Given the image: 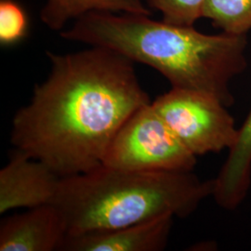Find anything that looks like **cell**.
Listing matches in <instances>:
<instances>
[{
	"mask_svg": "<svg viewBox=\"0 0 251 251\" xmlns=\"http://www.w3.org/2000/svg\"><path fill=\"white\" fill-rule=\"evenodd\" d=\"M47 56L50 75L15 114L10 143L64 178L101 165L119 128L152 101L134 62L115 50L90 46Z\"/></svg>",
	"mask_w": 251,
	"mask_h": 251,
	"instance_id": "6da1fadb",
	"label": "cell"
},
{
	"mask_svg": "<svg viewBox=\"0 0 251 251\" xmlns=\"http://www.w3.org/2000/svg\"><path fill=\"white\" fill-rule=\"evenodd\" d=\"M60 36L115 50L155 69L171 88L210 93L227 107L234 101L230 83L247 67V35H206L150 15L90 12Z\"/></svg>",
	"mask_w": 251,
	"mask_h": 251,
	"instance_id": "7a4b0ae2",
	"label": "cell"
},
{
	"mask_svg": "<svg viewBox=\"0 0 251 251\" xmlns=\"http://www.w3.org/2000/svg\"><path fill=\"white\" fill-rule=\"evenodd\" d=\"M213 179L192 171H131L104 165L64 177L51 204L67 235L113 230L164 216L186 218L212 196Z\"/></svg>",
	"mask_w": 251,
	"mask_h": 251,
	"instance_id": "3957f363",
	"label": "cell"
},
{
	"mask_svg": "<svg viewBox=\"0 0 251 251\" xmlns=\"http://www.w3.org/2000/svg\"><path fill=\"white\" fill-rule=\"evenodd\" d=\"M197 155L182 144L152 106L139 108L108 146L102 165L131 171H193Z\"/></svg>",
	"mask_w": 251,
	"mask_h": 251,
	"instance_id": "277c9868",
	"label": "cell"
},
{
	"mask_svg": "<svg viewBox=\"0 0 251 251\" xmlns=\"http://www.w3.org/2000/svg\"><path fill=\"white\" fill-rule=\"evenodd\" d=\"M152 106L179 141L195 155L229 151L239 128L227 106L216 96L199 90L171 88Z\"/></svg>",
	"mask_w": 251,
	"mask_h": 251,
	"instance_id": "5b68a950",
	"label": "cell"
},
{
	"mask_svg": "<svg viewBox=\"0 0 251 251\" xmlns=\"http://www.w3.org/2000/svg\"><path fill=\"white\" fill-rule=\"evenodd\" d=\"M61 179L45 163L15 149L0 171V213L51 204Z\"/></svg>",
	"mask_w": 251,
	"mask_h": 251,
	"instance_id": "8992f818",
	"label": "cell"
},
{
	"mask_svg": "<svg viewBox=\"0 0 251 251\" xmlns=\"http://www.w3.org/2000/svg\"><path fill=\"white\" fill-rule=\"evenodd\" d=\"M67 234L65 219L57 206H36L1 221L0 251H60Z\"/></svg>",
	"mask_w": 251,
	"mask_h": 251,
	"instance_id": "52a82bcc",
	"label": "cell"
},
{
	"mask_svg": "<svg viewBox=\"0 0 251 251\" xmlns=\"http://www.w3.org/2000/svg\"><path fill=\"white\" fill-rule=\"evenodd\" d=\"M173 216L94 233L67 235L60 251H160L169 242Z\"/></svg>",
	"mask_w": 251,
	"mask_h": 251,
	"instance_id": "ba28073f",
	"label": "cell"
},
{
	"mask_svg": "<svg viewBox=\"0 0 251 251\" xmlns=\"http://www.w3.org/2000/svg\"><path fill=\"white\" fill-rule=\"evenodd\" d=\"M251 185V109L239 128L237 142L218 176L213 179L212 197L227 210L240 206Z\"/></svg>",
	"mask_w": 251,
	"mask_h": 251,
	"instance_id": "9c48e42d",
	"label": "cell"
},
{
	"mask_svg": "<svg viewBox=\"0 0 251 251\" xmlns=\"http://www.w3.org/2000/svg\"><path fill=\"white\" fill-rule=\"evenodd\" d=\"M90 12H112L150 15L143 0H46L40 20L52 31L62 32L70 21Z\"/></svg>",
	"mask_w": 251,
	"mask_h": 251,
	"instance_id": "30bf717a",
	"label": "cell"
},
{
	"mask_svg": "<svg viewBox=\"0 0 251 251\" xmlns=\"http://www.w3.org/2000/svg\"><path fill=\"white\" fill-rule=\"evenodd\" d=\"M203 18L227 34L247 35L251 30V0H206Z\"/></svg>",
	"mask_w": 251,
	"mask_h": 251,
	"instance_id": "8fae6325",
	"label": "cell"
},
{
	"mask_svg": "<svg viewBox=\"0 0 251 251\" xmlns=\"http://www.w3.org/2000/svg\"><path fill=\"white\" fill-rule=\"evenodd\" d=\"M206 0H147L148 8L160 11L163 21L169 24L194 26L203 18V9Z\"/></svg>",
	"mask_w": 251,
	"mask_h": 251,
	"instance_id": "7c38bea8",
	"label": "cell"
},
{
	"mask_svg": "<svg viewBox=\"0 0 251 251\" xmlns=\"http://www.w3.org/2000/svg\"><path fill=\"white\" fill-rule=\"evenodd\" d=\"M29 20L25 10L14 0L0 1V43L15 45L25 38Z\"/></svg>",
	"mask_w": 251,
	"mask_h": 251,
	"instance_id": "4fadbf2b",
	"label": "cell"
}]
</instances>
